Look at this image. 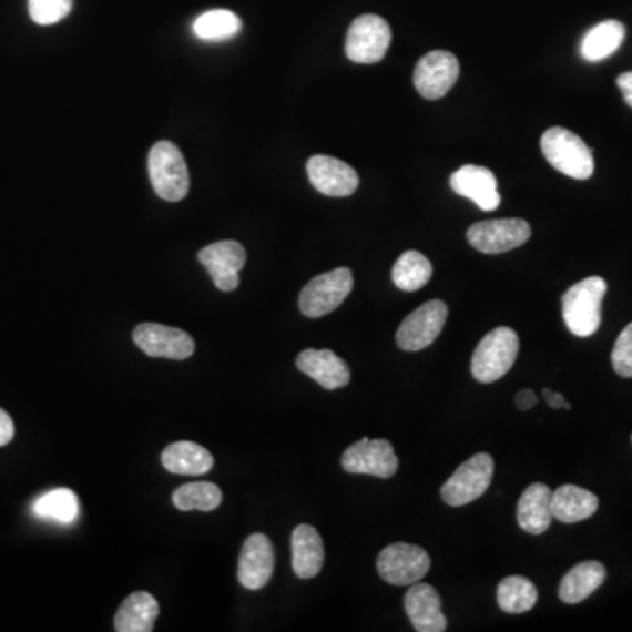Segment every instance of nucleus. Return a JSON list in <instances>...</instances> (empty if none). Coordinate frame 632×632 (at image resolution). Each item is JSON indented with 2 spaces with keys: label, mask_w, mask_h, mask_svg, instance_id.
Instances as JSON below:
<instances>
[{
  "label": "nucleus",
  "mask_w": 632,
  "mask_h": 632,
  "mask_svg": "<svg viewBox=\"0 0 632 632\" xmlns=\"http://www.w3.org/2000/svg\"><path fill=\"white\" fill-rule=\"evenodd\" d=\"M606 290L608 283L603 278L590 276L565 292L562 297V316L574 336L589 337L598 333Z\"/></svg>",
  "instance_id": "obj_1"
},
{
  "label": "nucleus",
  "mask_w": 632,
  "mask_h": 632,
  "mask_svg": "<svg viewBox=\"0 0 632 632\" xmlns=\"http://www.w3.org/2000/svg\"><path fill=\"white\" fill-rule=\"evenodd\" d=\"M541 152L548 164L574 180H589L594 174V156L585 141L574 132L552 126L541 135Z\"/></svg>",
  "instance_id": "obj_2"
},
{
  "label": "nucleus",
  "mask_w": 632,
  "mask_h": 632,
  "mask_svg": "<svg viewBox=\"0 0 632 632\" xmlns=\"http://www.w3.org/2000/svg\"><path fill=\"white\" fill-rule=\"evenodd\" d=\"M147 173L156 195L164 201L177 203L188 194V167L180 147L171 141L153 144L147 155Z\"/></svg>",
  "instance_id": "obj_3"
},
{
  "label": "nucleus",
  "mask_w": 632,
  "mask_h": 632,
  "mask_svg": "<svg viewBox=\"0 0 632 632\" xmlns=\"http://www.w3.org/2000/svg\"><path fill=\"white\" fill-rule=\"evenodd\" d=\"M520 339L510 327L490 330L472 354L471 373L480 384H493L513 367L519 357Z\"/></svg>",
  "instance_id": "obj_4"
},
{
  "label": "nucleus",
  "mask_w": 632,
  "mask_h": 632,
  "mask_svg": "<svg viewBox=\"0 0 632 632\" xmlns=\"http://www.w3.org/2000/svg\"><path fill=\"white\" fill-rule=\"evenodd\" d=\"M351 290H354V274L348 267H337L329 273L320 274L300 292V312L309 318L329 315L342 306Z\"/></svg>",
  "instance_id": "obj_5"
},
{
  "label": "nucleus",
  "mask_w": 632,
  "mask_h": 632,
  "mask_svg": "<svg viewBox=\"0 0 632 632\" xmlns=\"http://www.w3.org/2000/svg\"><path fill=\"white\" fill-rule=\"evenodd\" d=\"M379 577L390 585L408 587L421 582V578L429 573V553L417 544L394 543L388 544L379 552L376 561Z\"/></svg>",
  "instance_id": "obj_6"
},
{
  "label": "nucleus",
  "mask_w": 632,
  "mask_h": 632,
  "mask_svg": "<svg viewBox=\"0 0 632 632\" xmlns=\"http://www.w3.org/2000/svg\"><path fill=\"white\" fill-rule=\"evenodd\" d=\"M393 42V30L387 21L376 14L355 18L346 34V57L351 62L376 63L384 60Z\"/></svg>",
  "instance_id": "obj_7"
},
{
  "label": "nucleus",
  "mask_w": 632,
  "mask_h": 632,
  "mask_svg": "<svg viewBox=\"0 0 632 632\" xmlns=\"http://www.w3.org/2000/svg\"><path fill=\"white\" fill-rule=\"evenodd\" d=\"M492 478V457L489 453H477L459 466L450 480L442 485V501L450 506H463L477 501L489 490Z\"/></svg>",
  "instance_id": "obj_8"
},
{
  "label": "nucleus",
  "mask_w": 632,
  "mask_h": 632,
  "mask_svg": "<svg viewBox=\"0 0 632 632\" xmlns=\"http://www.w3.org/2000/svg\"><path fill=\"white\" fill-rule=\"evenodd\" d=\"M448 306L442 300H429L406 316L397 330V345L406 351L424 350L438 339L447 324Z\"/></svg>",
  "instance_id": "obj_9"
},
{
  "label": "nucleus",
  "mask_w": 632,
  "mask_h": 632,
  "mask_svg": "<svg viewBox=\"0 0 632 632\" xmlns=\"http://www.w3.org/2000/svg\"><path fill=\"white\" fill-rule=\"evenodd\" d=\"M531 237V225L526 220H487L471 225L468 231L469 245L481 253L498 255L526 245Z\"/></svg>",
  "instance_id": "obj_10"
},
{
  "label": "nucleus",
  "mask_w": 632,
  "mask_h": 632,
  "mask_svg": "<svg viewBox=\"0 0 632 632\" xmlns=\"http://www.w3.org/2000/svg\"><path fill=\"white\" fill-rule=\"evenodd\" d=\"M459 60L450 51L436 50L418 60L414 83L427 101L445 98L459 80Z\"/></svg>",
  "instance_id": "obj_11"
},
{
  "label": "nucleus",
  "mask_w": 632,
  "mask_h": 632,
  "mask_svg": "<svg viewBox=\"0 0 632 632\" xmlns=\"http://www.w3.org/2000/svg\"><path fill=\"white\" fill-rule=\"evenodd\" d=\"M342 466L351 475H371L376 478H393L399 469L396 451L387 439L364 438L346 448Z\"/></svg>",
  "instance_id": "obj_12"
},
{
  "label": "nucleus",
  "mask_w": 632,
  "mask_h": 632,
  "mask_svg": "<svg viewBox=\"0 0 632 632\" xmlns=\"http://www.w3.org/2000/svg\"><path fill=\"white\" fill-rule=\"evenodd\" d=\"M135 345L150 357L185 360L195 351V343L185 330L161 324H141L134 329Z\"/></svg>",
  "instance_id": "obj_13"
},
{
  "label": "nucleus",
  "mask_w": 632,
  "mask_h": 632,
  "mask_svg": "<svg viewBox=\"0 0 632 632\" xmlns=\"http://www.w3.org/2000/svg\"><path fill=\"white\" fill-rule=\"evenodd\" d=\"M197 257L218 290L232 292L239 287V271L246 264V249L237 241L213 243L201 249Z\"/></svg>",
  "instance_id": "obj_14"
},
{
  "label": "nucleus",
  "mask_w": 632,
  "mask_h": 632,
  "mask_svg": "<svg viewBox=\"0 0 632 632\" xmlns=\"http://www.w3.org/2000/svg\"><path fill=\"white\" fill-rule=\"evenodd\" d=\"M308 177L320 194L329 197H348L358 186V174L346 162L334 156L315 155L308 161Z\"/></svg>",
  "instance_id": "obj_15"
},
{
  "label": "nucleus",
  "mask_w": 632,
  "mask_h": 632,
  "mask_svg": "<svg viewBox=\"0 0 632 632\" xmlns=\"http://www.w3.org/2000/svg\"><path fill=\"white\" fill-rule=\"evenodd\" d=\"M274 571V548L269 538L264 534H252L241 548L239 577L241 585L249 590H258L269 583Z\"/></svg>",
  "instance_id": "obj_16"
},
{
  "label": "nucleus",
  "mask_w": 632,
  "mask_h": 632,
  "mask_svg": "<svg viewBox=\"0 0 632 632\" xmlns=\"http://www.w3.org/2000/svg\"><path fill=\"white\" fill-rule=\"evenodd\" d=\"M450 186L456 194L471 198L480 210H498L501 195L498 192V180L492 171L481 165H463L451 174Z\"/></svg>",
  "instance_id": "obj_17"
},
{
  "label": "nucleus",
  "mask_w": 632,
  "mask_h": 632,
  "mask_svg": "<svg viewBox=\"0 0 632 632\" xmlns=\"http://www.w3.org/2000/svg\"><path fill=\"white\" fill-rule=\"evenodd\" d=\"M405 608L415 631H447V616L442 615L441 598L435 587L418 582L409 585L408 594L405 595Z\"/></svg>",
  "instance_id": "obj_18"
},
{
  "label": "nucleus",
  "mask_w": 632,
  "mask_h": 632,
  "mask_svg": "<svg viewBox=\"0 0 632 632\" xmlns=\"http://www.w3.org/2000/svg\"><path fill=\"white\" fill-rule=\"evenodd\" d=\"M295 366L304 375L315 379L316 384L327 388V390H336V388L346 387L350 384V367L346 366L342 357H337L333 350H304L299 354Z\"/></svg>",
  "instance_id": "obj_19"
},
{
  "label": "nucleus",
  "mask_w": 632,
  "mask_h": 632,
  "mask_svg": "<svg viewBox=\"0 0 632 632\" xmlns=\"http://www.w3.org/2000/svg\"><path fill=\"white\" fill-rule=\"evenodd\" d=\"M552 490L548 485L532 483L523 490L517 506V522L529 534H543L552 526Z\"/></svg>",
  "instance_id": "obj_20"
},
{
  "label": "nucleus",
  "mask_w": 632,
  "mask_h": 632,
  "mask_svg": "<svg viewBox=\"0 0 632 632\" xmlns=\"http://www.w3.org/2000/svg\"><path fill=\"white\" fill-rule=\"evenodd\" d=\"M324 541L315 527L303 523L292 532V568L297 577L309 580L324 568Z\"/></svg>",
  "instance_id": "obj_21"
},
{
  "label": "nucleus",
  "mask_w": 632,
  "mask_h": 632,
  "mask_svg": "<svg viewBox=\"0 0 632 632\" xmlns=\"http://www.w3.org/2000/svg\"><path fill=\"white\" fill-rule=\"evenodd\" d=\"M598 508V496L577 485H562L552 492V514L559 522H582L590 519Z\"/></svg>",
  "instance_id": "obj_22"
},
{
  "label": "nucleus",
  "mask_w": 632,
  "mask_h": 632,
  "mask_svg": "<svg viewBox=\"0 0 632 632\" xmlns=\"http://www.w3.org/2000/svg\"><path fill=\"white\" fill-rule=\"evenodd\" d=\"M159 603L147 592H134L120 604L114 615V629L119 632H152L159 616Z\"/></svg>",
  "instance_id": "obj_23"
},
{
  "label": "nucleus",
  "mask_w": 632,
  "mask_h": 632,
  "mask_svg": "<svg viewBox=\"0 0 632 632\" xmlns=\"http://www.w3.org/2000/svg\"><path fill=\"white\" fill-rule=\"evenodd\" d=\"M162 463L169 472H174V475L198 477V475L210 472L215 462L210 451L197 442L177 441L162 451Z\"/></svg>",
  "instance_id": "obj_24"
},
{
  "label": "nucleus",
  "mask_w": 632,
  "mask_h": 632,
  "mask_svg": "<svg viewBox=\"0 0 632 632\" xmlns=\"http://www.w3.org/2000/svg\"><path fill=\"white\" fill-rule=\"evenodd\" d=\"M604 580H606V569L601 562H582L562 578L559 598L568 604L582 603L603 585Z\"/></svg>",
  "instance_id": "obj_25"
},
{
  "label": "nucleus",
  "mask_w": 632,
  "mask_h": 632,
  "mask_svg": "<svg viewBox=\"0 0 632 632\" xmlns=\"http://www.w3.org/2000/svg\"><path fill=\"white\" fill-rule=\"evenodd\" d=\"M625 39L624 23L616 20L601 21L587 32L580 44V53L587 62H601L613 55Z\"/></svg>",
  "instance_id": "obj_26"
},
{
  "label": "nucleus",
  "mask_w": 632,
  "mask_h": 632,
  "mask_svg": "<svg viewBox=\"0 0 632 632\" xmlns=\"http://www.w3.org/2000/svg\"><path fill=\"white\" fill-rule=\"evenodd\" d=\"M432 276V264L426 255L409 249L397 258L393 267V282L397 288L405 292L420 290L426 287Z\"/></svg>",
  "instance_id": "obj_27"
},
{
  "label": "nucleus",
  "mask_w": 632,
  "mask_h": 632,
  "mask_svg": "<svg viewBox=\"0 0 632 632\" xmlns=\"http://www.w3.org/2000/svg\"><path fill=\"white\" fill-rule=\"evenodd\" d=\"M538 603V589L523 577H508L499 583L498 604L506 613H526Z\"/></svg>",
  "instance_id": "obj_28"
},
{
  "label": "nucleus",
  "mask_w": 632,
  "mask_h": 632,
  "mask_svg": "<svg viewBox=\"0 0 632 632\" xmlns=\"http://www.w3.org/2000/svg\"><path fill=\"white\" fill-rule=\"evenodd\" d=\"M241 20L227 9H213L194 21V34L203 41H227L239 34Z\"/></svg>",
  "instance_id": "obj_29"
},
{
  "label": "nucleus",
  "mask_w": 632,
  "mask_h": 632,
  "mask_svg": "<svg viewBox=\"0 0 632 632\" xmlns=\"http://www.w3.org/2000/svg\"><path fill=\"white\" fill-rule=\"evenodd\" d=\"M173 502L182 511H213L222 504V490L218 485L207 481L182 485L174 490Z\"/></svg>",
  "instance_id": "obj_30"
},
{
  "label": "nucleus",
  "mask_w": 632,
  "mask_h": 632,
  "mask_svg": "<svg viewBox=\"0 0 632 632\" xmlns=\"http://www.w3.org/2000/svg\"><path fill=\"white\" fill-rule=\"evenodd\" d=\"M77 493L69 489H57L44 493L34 504V513L41 519L55 520L60 523H71L78 517Z\"/></svg>",
  "instance_id": "obj_31"
},
{
  "label": "nucleus",
  "mask_w": 632,
  "mask_h": 632,
  "mask_svg": "<svg viewBox=\"0 0 632 632\" xmlns=\"http://www.w3.org/2000/svg\"><path fill=\"white\" fill-rule=\"evenodd\" d=\"M72 0H29V14L38 26H53L71 13Z\"/></svg>",
  "instance_id": "obj_32"
},
{
  "label": "nucleus",
  "mask_w": 632,
  "mask_h": 632,
  "mask_svg": "<svg viewBox=\"0 0 632 632\" xmlns=\"http://www.w3.org/2000/svg\"><path fill=\"white\" fill-rule=\"evenodd\" d=\"M611 364L616 375L632 378V322L616 337L615 346L611 351Z\"/></svg>",
  "instance_id": "obj_33"
},
{
  "label": "nucleus",
  "mask_w": 632,
  "mask_h": 632,
  "mask_svg": "<svg viewBox=\"0 0 632 632\" xmlns=\"http://www.w3.org/2000/svg\"><path fill=\"white\" fill-rule=\"evenodd\" d=\"M14 436V424L6 414L4 409H0V447L8 445Z\"/></svg>",
  "instance_id": "obj_34"
},
{
  "label": "nucleus",
  "mask_w": 632,
  "mask_h": 632,
  "mask_svg": "<svg viewBox=\"0 0 632 632\" xmlns=\"http://www.w3.org/2000/svg\"><path fill=\"white\" fill-rule=\"evenodd\" d=\"M543 397L544 400H547V405L550 406V408L553 409L571 408V406H569L568 400H565V397L562 396V394H557L555 390H552V388H544Z\"/></svg>",
  "instance_id": "obj_35"
},
{
  "label": "nucleus",
  "mask_w": 632,
  "mask_h": 632,
  "mask_svg": "<svg viewBox=\"0 0 632 632\" xmlns=\"http://www.w3.org/2000/svg\"><path fill=\"white\" fill-rule=\"evenodd\" d=\"M514 402H517V406H519L520 409L527 411V409H532L538 405V397H536V394L532 393L531 388H523V390H520V393L517 394V397H514Z\"/></svg>",
  "instance_id": "obj_36"
},
{
  "label": "nucleus",
  "mask_w": 632,
  "mask_h": 632,
  "mask_svg": "<svg viewBox=\"0 0 632 632\" xmlns=\"http://www.w3.org/2000/svg\"><path fill=\"white\" fill-rule=\"evenodd\" d=\"M616 84H619L620 92L624 95L625 102L632 108V71L624 72L616 78Z\"/></svg>",
  "instance_id": "obj_37"
}]
</instances>
